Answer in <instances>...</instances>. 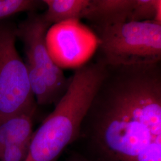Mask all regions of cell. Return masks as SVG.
Instances as JSON below:
<instances>
[{
	"instance_id": "obj_2",
	"label": "cell",
	"mask_w": 161,
	"mask_h": 161,
	"mask_svg": "<svg viewBox=\"0 0 161 161\" xmlns=\"http://www.w3.org/2000/svg\"><path fill=\"white\" fill-rule=\"evenodd\" d=\"M106 70V66L96 59L75 70L54 109L33 133L25 161H58L75 142Z\"/></svg>"
},
{
	"instance_id": "obj_4",
	"label": "cell",
	"mask_w": 161,
	"mask_h": 161,
	"mask_svg": "<svg viewBox=\"0 0 161 161\" xmlns=\"http://www.w3.org/2000/svg\"><path fill=\"white\" fill-rule=\"evenodd\" d=\"M16 28L0 25V119L36 110L25 63L16 47Z\"/></svg>"
},
{
	"instance_id": "obj_1",
	"label": "cell",
	"mask_w": 161,
	"mask_h": 161,
	"mask_svg": "<svg viewBox=\"0 0 161 161\" xmlns=\"http://www.w3.org/2000/svg\"><path fill=\"white\" fill-rule=\"evenodd\" d=\"M74 143L90 161H161V62L106 66Z\"/></svg>"
},
{
	"instance_id": "obj_13",
	"label": "cell",
	"mask_w": 161,
	"mask_h": 161,
	"mask_svg": "<svg viewBox=\"0 0 161 161\" xmlns=\"http://www.w3.org/2000/svg\"><path fill=\"white\" fill-rule=\"evenodd\" d=\"M65 161H90L84 156L80 155L78 152L74 150L71 152L70 155L68 157L66 160Z\"/></svg>"
},
{
	"instance_id": "obj_7",
	"label": "cell",
	"mask_w": 161,
	"mask_h": 161,
	"mask_svg": "<svg viewBox=\"0 0 161 161\" xmlns=\"http://www.w3.org/2000/svg\"><path fill=\"white\" fill-rule=\"evenodd\" d=\"M35 113L34 110L0 119V148L31 142Z\"/></svg>"
},
{
	"instance_id": "obj_9",
	"label": "cell",
	"mask_w": 161,
	"mask_h": 161,
	"mask_svg": "<svg viewBox=\"0 0 161 161\" xmlns=\"http://www.w3.org/2000/svg\"><path fill=\"white\" fill-rule=\"evenodd\" d=\"M25 64L28 72L30 88L34 97L36 98L37 104L47 105L53 103H57V100L42 73L28 62H26Z\"/></svg>"
},
{
	"instance_id": "obj_3",
	"label": "cell",
	"mask_w": 161,
	"mask_h": 161,
	"mask_svg": "<svg viewBox=\"0 0 161 161\" xmlns=\"http://www.w3.org/2000/svg\"><path fill=\"white\" fill-rule=\"evenodd\" d=\"M93 31L98 40L96 58L106 66L161 62V24L119 23Z\"/></svg>"
},
{
	"instance_id": "obj_10",
	"label": "cell",
	"mask_w": 161,
	"mask_h": 161,
	"mask_svg": "<svg viewBox=\"0 0 161 161\" xmlns=\"http://www.w3.org/2000/svg\"><path fill=\"white\" fill-rule=\"evenodd\" d=\"M153 22L161 24V0H134L128 22Z\"/></svg>"
},
{
	"instance_id": "obj_8",
	"label": "cell",
	"mask_w": 161,
	"mask_h": 161,
	"mask_svg": "<svg viewBox=\"0 0 161 161\" xmlns=\"http://www.w3.org/2000/svg\"><path fill=\"white\" fill-rule=\"evenodd\" d=\"M47 10L42 14L48 25L79 20L90 0H43Z\"/></svg>"
},
{
	"instance_id": "obj_12",
	"label": "cell",
	"mask_w": 161,
	"mask_h": 161,
	"mask_svg": "<svg viewBox=\"0 0 161 161\" xmlns=\"http://www.w3.org/2000/svg\"><path fill=\"white\" fill-rule=\"evenodd\" d=\"M30 142L13 144L0 148V161H25L28 155Z\"/></svg>"
},
{
	"instance_id": "obj_5",
	"label": "cell",
	"mask_w": 161,
	"mask_h": 161,
	"mask_svg": "<svg viewBox=\"0 0 161 161\" xmlns=\"http://www.w3.org/2000/svg\"><path fill=\"white\" fill-rule=\"evenodd\" d=\"M34 12H31L16 28L17 37L23 41L26 62L42 73L58 103L66 92L70 80L66 78L48 52L46 35L50 26L46 22L42 14Z\"/></svg>"
},
{
	"instance_id": "obj_11",
	"label": "cell",
	"mask_w": 161,
	"mask_h": 161,
	"mask_svg": "<svg viewBox=\"0 0 161 161\" xmlns=\"http://www.w3.org/2000/svg\"><path fill=\"white\" fill-rule=\"evenodd\" d=\"M42 4V1L0 0V20L19 13L34 12Z\"/></svg>"
},
{
	"instance_id": "obj_6",
	"label": "cell",
	"mask_w": 161,
	"mask_h": 161,
	"mask_svg": "<svg viewBox=\"0 0 161 161\" xmlns=\"http://www.w3.org/2000/svg\"><path fill=\"white\" fill-rule=\"evenodd\" d=\"M134 0H90L82 13L92 29L128 22Z\"/></svg>"
}]
</instances>
